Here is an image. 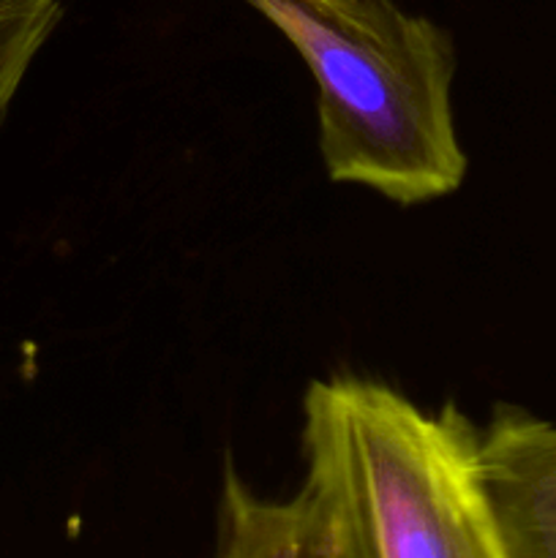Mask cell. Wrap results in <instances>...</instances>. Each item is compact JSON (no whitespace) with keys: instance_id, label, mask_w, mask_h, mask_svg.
I'll list each match as a JSON object with an SVG mask.
<instances>
[{"instance_id":"1","label":"cell","mask_w":556,"mask_h":558,"mask_svg":"<svg viewBox=\"0 0 556 558\" xmlns=\"http://www.w3.org/2000/svg\"><path fill=\"white\" fill-rule=\"evenodd\" d=\"M287 36L316 82L319 153L333 183L396 205L461 189L452 118L456 44L396 0H243Z\"/></svg>"},{"instance_id":"2","label":"cell","mask_w":556,"mask_h":558,"mask_svg":"<svg viewBox=\"0 0 556 558\" xmlns=\"http://www.w3.org/2000/svg\"><path fill=\"white\" fill-rule=\"evenodd\" d=\"M303 430L330 450L365 558H510L485 494L478 425L392 385L338 374L311 381Z\"/></svg>"},{"instance_id":"3","label":"cell","mask_w":556,"mask_h":558,"mask_svg":"<svg viewBox=\"0 0 556 558\" xmlns=\"http://www.w3.org/2000/svg\"><path fill=\"white\" fill-rule=\"evenodd\" d=\"M305 480L287 499L259 496L223 458L213 558H365L330 450L303 430Z\"/></svg>"},{"instance_id":"4","label":"cell","mask_w":556,"mask_h":558,"mask_svg":"<svg viewBox=\"0 0 556 558\" xmlns=\"http://www.w3.org/2000/svg\"><path fill=\"white\" fill-rule=\"evenodd\" d=\"M478 458L510 558H556V425L496 403L478 425Z\"/></svg>"},{"instance_id":"5","label":"cell","mask_w":556,"mask_h":558,"mask_svg":"<svg viewBox=\"0 0 556 558\" xmlns=\"http://www.w3.org/2000/svg\"><path fill=\"white\" fill-rule=\"evenodd\" d=\"M60 20V0H0V125L27 69Z\"/></svg>"}]
</instances>
